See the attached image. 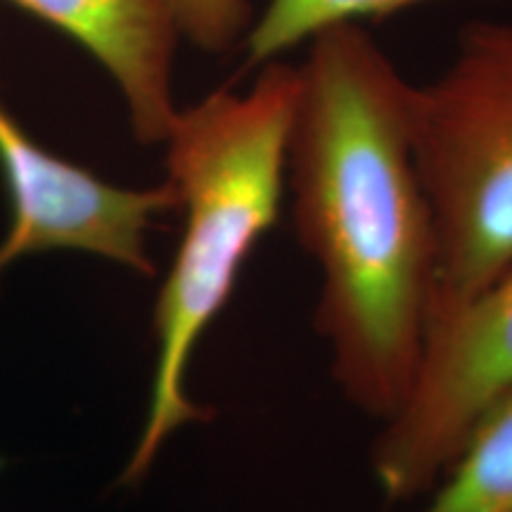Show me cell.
I'll list each match as a JSON object with an SVG mask.
<instances>
[{"label": "cell", "mask_w": 512, "mask_h": 512, "mask_svg": "<svg viewBox=\"0 0 512 512\" xmlns=\"http://www.w3.org/2000/svg\"><path fill=\"white\" fill-rule=\"evenodd\" d=\"M0 171L10 192L12 223L0 245V275L27 254L72 249L152 275L147 230L176 209L169 183L121 188L53 155L0 102Z\"/></svg>", "instance_id": "5"}, {"label": "cell", "mask_w": 512, "mask_h": 512, "mask_svg": "<svg viewBox=\"0 0 512 512\" xmlns=\"http://www.w3.org/2000/svg\"><path fill=\"white\" fill-rule=\"evenodd\" d=\"M432 0H268L242 41L245 67L259 69L283 60L287 50L309 43L320 31L384 19Z\"/></svg>", "instance_id": "8"}, {"label": "cell", "mask_w": 512, "mask_h": 512, "mask_svg": "<svg viewBox=\"0 0 512 512\" xmlns=\"http://www.w3.org/2000/svg\"><path fill=\"white\" fill-rule=\"evenodd\" d=\"M510 392L512 266L470 302L430 320L411 394L370 446L384 501L432 491L477 420Z\"/></svg>", "instance_id": "4"}, {"label": "cell", "mask_w": 512, "mask_h": 512, "mask_svg": "<svg viewBox=\"0 0 512 512\" xmlns=\"http://www.w3.org/2000/svg\"><path fill=\"white\" fill-rule=\"evenodd\" d=\"M297 81V67L273 60L247 91L219 88L178 110L166 131V183L183 233L155 304V377L124 484H138L181 427L211 418L188 394V368L245 261L278 223Z\"/></svg>", "instance_id": "2"}, {"label": "cell", "mask_w": 512, "mask_h": 512, "mask_svg": "<svg viewBox=\"0 0 512 512\" xmlns=\"http://www.w3.org/2000/svg\"><path fill=\"white\" fill-rule=\"evenodd\" d=\"M285 190L318 268L313 328L351 406L380 425L418 375L437 235L408 133V83L363 24L316 34L297 64Z\"/></svg>", "instance_id": "1"}, {"label": "cell", "mask_w": 512, "mask_h": 512, "mask_svg": "<svg viewBox=\"0 0 512 512\" xmlns=\"http://www.w3.org/2000/svg\"><path fill=\"white\" fill-rule=\"evenodd\" d=\"M178 38L204 53L223 55L245 41L252 8L249 0H162Z\"/></svg>", "instance_id": "9"}, {"label": "cell", "mask_w": 512, "mask_h": 512, "mask_svg": "<svg viewBox=\"0 0 512 512\" xmlns=\"http://www.w3.org/2000/svg\"><path fill=\"white\" fill-rule=\"evenodd\" d=\"M60 29L110 74L126 102L133 136L164 143L178 107V34L162 0H10Z\"/></svg>", "instance_id": "6"}, {"label": "cell", "mask_w": 512, "mask_h": 512, "mask_svg": "<svg viewBox=\"0 0 512 512\" xmlns=\"http://www.w3.org/2000/svg\"><path fill=\"white\" fill-rule=\"evenodd\" d=\"M408 133L437 235L432 320L512 266V24L460 31L444 74L411 83Z\"/></svg>", "instance_id": "3"}, {"label": "cell", "mask_w": 512, "mask_h": 512, "mask_svg": "<svg viewBox=\"0 0 512 512\" xmlns=\"http://www.w3.org/2000/svg\"><path fill=\"white\" fill-rule=\"evenodd\" d=\"M418 512H512V392L477 420Z\"/></svg>", "instance_id": "7"}]
</instances>
